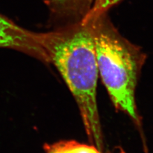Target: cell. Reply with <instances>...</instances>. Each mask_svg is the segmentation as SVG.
Listing matches in <instances>:
<instances>
[{"instance_id":"8992f818","label":"cell","mask_w":153,"mask_h":153,"mask_svg":"<svg viewBox=\"0 0 153 153\" xmlns=\"http://www.w3.org/2000/svg\"><path fill=\"white\" fill-rule=\"evenodd\" d=\"M74 140H63L52 144H45L44 149L46 153H73Z\"/></svg>"},{"instance_id":"52a82bcc","label":"cell","mask_w":153,"mask_h":153,"mask_svg":"<svg viewBox=\"0 0 153 153\" xmlns=\"http://www.w3.org/2000/svg\"><path fill=\"white\" fill-rule=\"evenodd\" d=\"M73 153H102L94 145H88L74 141Z\"/></svg>"},{"instance_id":"277c9868","label":"cell","mask_w":153,"mask_h":153,"mask_svg":"<svg viewBox=\"0 0 153 153\" xmlns=\"http://www.w3.org/2000/svg\"><path fill=\"white\" fill-rule=\"evenodd\" d=\"M52 16L68 19L70 22L81 21L91 8L93 0H44Z\"/></svg>"},{"instance_id":"6da1fadb","label":"cell","mask_w":153,"mask_h":153,"mask_svg":"<svg viewBox=\"0 0 153 153\" xmlns=\"http://www.w3.org/2000/svg\"><path fill=\"white\" fill-rule=\"evenodd\" d=\"M93 25L92 21H79L38 33L44 63L54 65L59 71L77 104L89 142L103 152Z\"/></svg>"},{"instance_id":"5b68a950","label":"cell","mask_w":153,"mask_h":153,"mask_svg":"<svg viewBox=\"0 0 153 153\" xmlns=\"http://www.w3.org/2000/svg\"><path fill=\"white\" fill-rule=\"evenodd\" d=\"M122 1L123 0H93L91 8L81 21L84 22L93 21L103 14L107 13L110 9Z\"/></svg>"},{"instance_id":"7a4b0ae2","label":"cell","mask_w":153,"mask_h":153,"mask_svg":"<svg viewBox=\"0 0 153 153\" xmlns=\"http://www.w3.org/2000/svg\"><path fill=\"white\" fill-rule=\"evenodd\" d=\"M92 21L99 76L115 108L140 125L135 91L146 54L120 34L107 13Z\"/></svg>"},{"instance_id":"ba28073f","label":"cell","mask_w":153,"mask_h":153,"mask_svg":"<svg viewBox=\"0 0 153 153\" xmlns=\"http://www.w3.org/2000/svg\"><path fill=\"white\" fill-rule=\"evenodd\" d=\"M120 153H126V152H124L123 149H121V151H120Z\"/></svg>"},{"instance_id":"3957f363","label":"cell","mask_w":153,"mask_h":153,"mask_svg":"<svg viewBox=\"0 0 153 153\" xmlns=\"http://www.w3.org/2000/svg\"><path fill=\"white\" fill-rule=\"evenodd\" d=\"M0 48L16 50L44 63L38 33L26 30L0 13Z\"/></svg>"}]
</instances>
